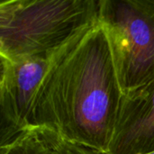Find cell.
<instances>
[{
	"mask_svg": "<svg viewBox=\"0 0 154 154\" xmlns=\"http://www.w3.org/2000/svg\"><path fill=\"white\" fill-rule=\"evenodd\" d=\"M122 97L110 46L97 21L49 70L32 104L30 129L49 130L69 143L107 153Z\"/></svg>",
	"mask_w": 154,
	"mask_h": 154,
	"instance_id": "6da1fadb",
	"label": "cell"
},
{
	"mask_svg": "<svg viewBox=\"0 0 154 154\" xmlns=\"http://www.w3.org/2000/svg\"><path fill=\"white\" fill-rule=\"evenodd\" d=\"M99 0H2L0 57L14 61L64 47L98 21Z\"/></svg>",
	"mask_w": 154,
	"mask_h": 154,
	"instance_id": "7a4b0ae2",
	"label": "cell"
},
{
	"mask_svg": "<svg viewBox=\"0 0 154 154\" xmlns=\"http://www.w3.org/2000/svg\"><path fill=\"white\" fill-rule=\"evenodd\" d=\"M98 21L123 95L154 79V0H99Z\"/></svg>",
	"mask_w": 154,
	"mask_h": 154,
	"instance_id": "3957f363",
	"label": "cell"
},
{
	"mask_svg": "<svg viewBox=\"0 0 154 154\" xmlns=\"http://www.w3.org/2000/svg\"><path fill=\"white\" fill-rule=\"evenodd\" d=\"M69 43L52 52L14 61L0 57V147L30 129L29 119L36 94Z\"/></svg>",
	"mask_w": 154,
	"mask_h": 154,
	"instance_id": "277c9868",
	"label": "cell"
},
{
	"mask_svg": "<svg viewBox=\"0 0 154 154\" xmlns=\"http://www.w3.org/2000/svg\"><path fill=\"white\" fill-rule=\"evenodd\" d=\"M154 151V79L122 97L107 154H147Z\"/></svg>",
	"mask_w": 154,
	"mask_h": 154,
	"instance_id": "5b68a950",
	"label": "cell"
},
{
	"mask_svg": "<svg viewBox=\"0 0 154 154\" xmlns=\"http://www.w3.org/2000/svg\"><path fill=\"white\" fill-rule=\"evenodd\" d=\"M0 154H56L38 129H29L10 143L0 147Z\"/></svg>",
	"mask_w": 154,
	"mask_h": 154,
	"instance_id": "8992f818",
	"label": "cell"
},
{
	"mask_svg": "<svg viewBox=\"0 0 154 154\" xmlns=\"http://www.w3.org/2000/svg\"><path fill=\"white\" fill-rule=\"evenodd\" d=\"M35 129H38L48 140L53 147L56 154H107L106 152L85 147L83 145L69 143L51 131L39 128Z\"/></svg>",
	"mask_w": 154,
	"mask_h": 154,
	"instance_id": "52a82bcc",
	"label": "cell"
},
{
	"mask_svg": "<svg viewBox=\"0 0 154 154\" xmlns=\"http://www.w3.org/2000/svg\"><path fill=\"white\" fill-rule=\"evenodd\" d=\"M147 154H154V151L153 152H150V153H147Z\"/></svg>",
	"mask_w": 154,
	"mask_h": 154,
	"instance_id": "ba28073f",
	"label": "cell"
}]
</instances>
